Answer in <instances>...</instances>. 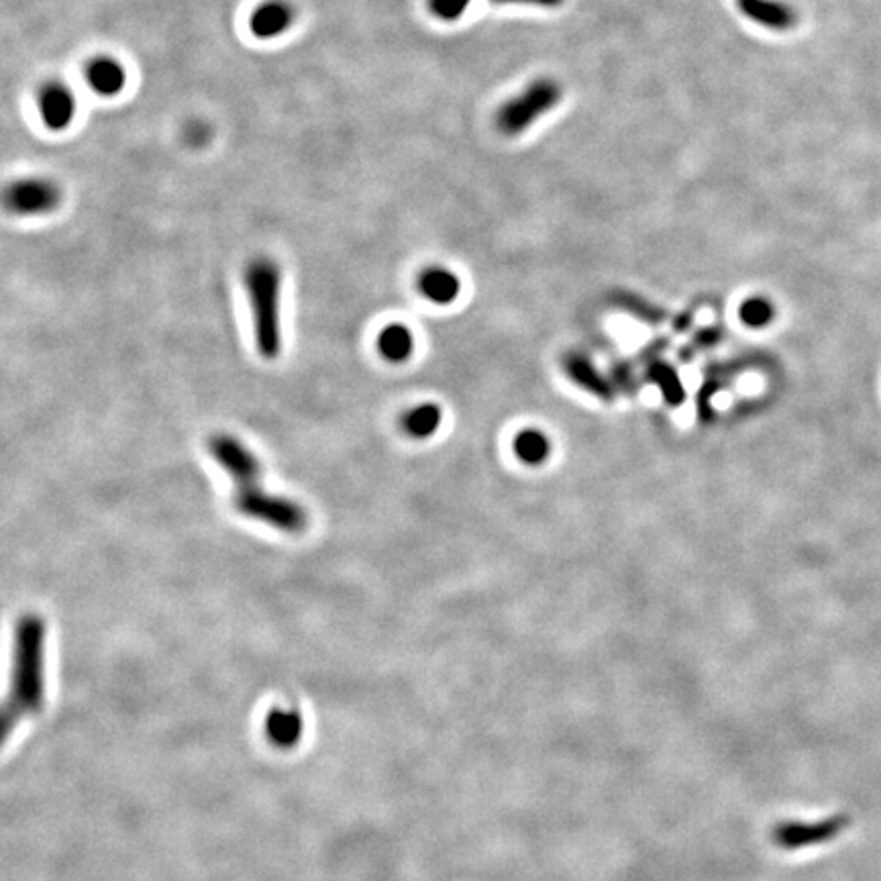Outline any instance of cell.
I'll list each match as a JSON object with an SVG mask.
<instances>
[{
    "instance_id": "obj_1",
    "label": "cell",
    "mask_w": 881,
    "mask_h": 881,
    "mask_svg": "<svg viewBox=\"0 0 881 881\" xmlns=\"http://www.w3.org/2000/svg\"><path fill=\"white\" fill-rule=\"evenodd\" d=\"M206 451L233 480L235 506L243 516L288 535H298L308 527L306 510L298 502L268 492L257 455L241 439L217 433L206 441Z\"/></svg>"
},
{
    "instance_id": "obj_2",
    "label": "cell",
    "mask_w": 881,
    "mask_h": 881,
    "mask_svg": "<svg viewBox=\"0 0 881 881\" xmlns=\"http://www.w3.org/2000/svg\"><path fill=\"white\" fill-rule=\"evenodd\" d=\"M45 623L37 614H25L15 627V657L11 692L3 706L0 729L9 737L25 714H35L45 702Z\"/></svg>"
},
{
    "instance_id": "obj_3",
    "label": "cell",
    "mask_w": 881,
    "mask_h": 881,
    "mask_svg": "<svg viewBox=\"0 0 881 881\" xmlns=\"http://www.w3.org/2000/svg\"><path fill=\"white\" fill-rule=\"evenodd\" d=\"M257 353L268 361L282 355V268L272 257H255L243 272Z\"/></svg>"
},
{
    "instance_id": "obj_4",
    "label": "cell",
    "mask_w": 881,
    "mask_h": 881,
    "mask_svg": "<svg viewBox=\"0 0 881 881\" xmlns=\"http://www.w3.org/2000/svg\"><path fill=\"white\" fill-rule=\"evenodd\" d=\"M563 96L561 86L551 78L533 80L521 94L504 102L496 115V125L500 133L514 137L525 133L537 119L547 115L559 105Z\"/></svg>"
},
{
    "instance_id": "obj_5",
    "label": "cell",
    "mask_w": 881,
    "mask_h": 881,
    "mask_svg": "<svg viewBox=\"0 0 881 881\" xmlns=\"http://www.w3.org/2000/svg\"><path fill=\"white\" fill-rule=\"evenodd\" d=\"M847 816H833L820 822H788L775 828V843L782 849H802L808 845H820L839 837L849 826Z\"/></svg>"
},
{
    "instance_id": "obj_6",
    "label": "cell",
    "mask_w": 881,
    "mask_h": 881,
    "mask_svg": "<svg viewBox=\"0 0 881 881\" xmlns=\"http://www.w3.org/2000/svg\"><path fill=\"white\" fill-rule=\"evenodd\" d=\"M60 200V188L43 178H27L11 184L7 190L9 209L19 215H45L54 211Z\"/></svg>"
},
{
    "instance_id": "obj_7",
    "label": "cell",
    "mask_w": 881,
    "mask_h": 881,
    "mask_svg": "<svg viewBox=\"0 0 881 881\" xmlns=\"http://www.w3.org/2000/svg\"><path fill=\"white\" fill-rule=\"evenodd\" d=\"M39 111L43 123L51 131L66 129L76 113V100L72 90L60 82L45 84L39 92Z\"/></svg>"
},
{
    "instance_id": "obj_8",
    "label": "cell",
    "mask_w": 881,
    "mask_h": 881,
    "mask_svg": "<svg viewBox=\"0 0 881 881\" xmlns=\"http://www.w3.org/2000/svg\"><path fill=\"white\" fill-rule=\"evenodd\" d=\"M737 7L747 19L773 31H788L798 23L796 11L780 0H737Z\"/></svg>"
},
{
    "instance_id": "obj_9",
    "label": "cell",
    "mask_w": 881,
    "mask_h": 881,
    "mask_svg": "<svg viewBox=\"0 0 881 881\" xmlns=\"http://www.w3.org/2000/svg\"><path fill=\"white\" fill-rule=\"evenodd\" d=\"M294 21V11L284 0H268V3L259 5L251 15V31L262 37L272 39L282 35Z\"/></svg>"
},
{
    "instance_id": "obj_10",
    "label": "cell",
    "mask_w": 881,
    "mask_h": 881,
    "mask_svg": "<svg viewBox=\"0 0 881 881\" xmlns=\"http://www.w3.org/2000/svg\"><path fill=\"white\" fill-rule=\"evenodd\" d=\"M86 78H88V84L92 86V90L102 96L119 94L127 82L125 68L109 56L94 58L86 68Z\"/></svg>"
},
{
    "instance_id": "obj_11",
    "label": "cell",
    "mask_w": 881,
    "mask_h": 881,
    "mask_svg": "<svg viewBox=\"0 0 881 881\" xmlns=\"http://www.w3.org/2000/svg\"><path fill=\"white\" fill-rule=\"evenodd\" d=\"M266 733H268V739L280 749H290V747L298 745V741L302 737L300 712L274 708L266 720Z\"/></svg>"
},
{
    "instance_id": "obj_12",
    "label": "cell",
    "mask_w": 881,
    "mask_h": 881,
    "mask_svg": "<svg viewBox=\"0 0 881 881\" xmlns=\"http://www.w3.org/2000/svg\"><path fill=\"white\" fill-rule=\"evenodd\" d=\"M419 290L435 304H449L459 296L461 282L447 268H429L419 276Z\"/></svg>"
},
{
    "instance_id": "obj_13",
    "label": "cell",
    "mask_w": 881,
    "mask_h": 881,
    "mask_svg": "<svg viewBox=\"0 0 881 881\" xmlns=\"http://www.w3.org/2000/svg\"><path fill=\"white\" fill-rule=\"evenodd\" d=\"M441 419H443L441 408L437 404L427 402V404H419V406L406 410L402 414L400 425H402L404 433H408L410 437H414V439H427L433 433H437V429L441 425Z\"/></svg>"
},
{
    "instance_id": "obj_14",
    "label": "cell",
    "mask_w": 881,
    "mask_h": 881,
    "mask_svg": "<svg viewBox=\"0 0 881 881\" xmlns=\"http://www.w3.org/2000/svg\"><path fill=\"white\" fill-rule=\"evenodd\" d=\"M378 351L392 364H402L414 351V335L408 327L394 323L378 335Z\"/></svg>"
},
{
    "instance_id": "obj_15",
    "label": "cell",
    "mask_w": 881,
    "mask_h": 881,
    "mask_svg": "<svg viewBox=\"0 0 881 881\" xmlns=\"http://www.w3.org/2000/svg\"><path fill=\"white\" fill-rule=\"evenodd\" d=\"M514 451L525 463H531V465L543 463L549 455V439L541 431L529 429L516 437Z\"/></svg>"
},
{
    "instance_id": "obj_16",
    "label": "cell",
    "mask_w": 881,
    "mask_h": 881,
    "mask_svg": "<svg viewBox=\"0 0 881 881\" xmlns=\"http://www.w3.org/2000/svg\"><path fill=\"white\" fill-rule=\"evenodd\" d=\"M741 319L745 321V325H749L753 329H761L773 319V304L765 298H759V296L749 298L741 306Z\"/></svg>"
},
{
    "instance_id": "obj_17",
    "label": "cell",
    "mask_w": 881,
    "mask_h": 881,
    "mask_svg": "<svg viewBox=\"0 0 881 881\" xmlns=\"http://www.w3.org/2000/svg\"><path fill=\"white\" fill-rule=\"evenodd\" d=\"M472 0H429L431 13L441 21H457L468 11Z\"/></svg>"
},
{
    "instance_id": "obj_18",
    "label": "cell",
    "mask_w": 881,
    "mask_h": 881,
    "mask_svg": "<svg viewBox=\"0 0 881 881\" xmlns=\"http://www.w3.org/2000/svg\"><path fill=\"white\" fill-rule=\"evenodd\" d=\"M494 3H508V5H533V7H543V9H555L559 7L563 0H494Z\"/></svg>"
}]
</instances>
